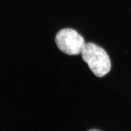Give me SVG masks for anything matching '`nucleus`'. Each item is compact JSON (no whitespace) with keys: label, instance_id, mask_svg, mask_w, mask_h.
I'll list each match as a JSON object with an SVG mask.
<instances>
[{"label":"nucleus","instance_id":"nucleus-1","mask_svg":"<svg viewBox=\"0 0 131 131\" xmlns=\"http://www.w3.org/2000/svg\"><path fill=\"white\" fill-rule=\"evenodd\" d=\"M82 58L96 77L101 78L111 69V62L106 52L93 43H86L81 51Z\"/></svg>","mask_w":131,"mask_h":131},{"label":"nucleus","instance_id":"nucleus-2","mask_svg":"<svg viewBox=\"0 0 131 131\" xmlns=\"http://www.w3.org/2000/svg\"><path fill=\"white\" fill-rule=\"evenodd\" d=\"M55 42L61 51L69 55L80 54L86 44L83 37L72 28L60 30L56 36Z\"/></svg>","mask_w":131,"mask_h":131},{"label":"nucleus","instance_id":"nucleus-3","mask_svg":"<svg viewBox=\"0 0 131 131\" xmlns=\"http://www.w3.org/2000/svg\"><path fill=\"white\" fill-rule=\"evenodd\" d=\"M88 131H101V130H98V129H90Z\"/></svg>","mask_w":131,"mask_h":131}]
</instances>
